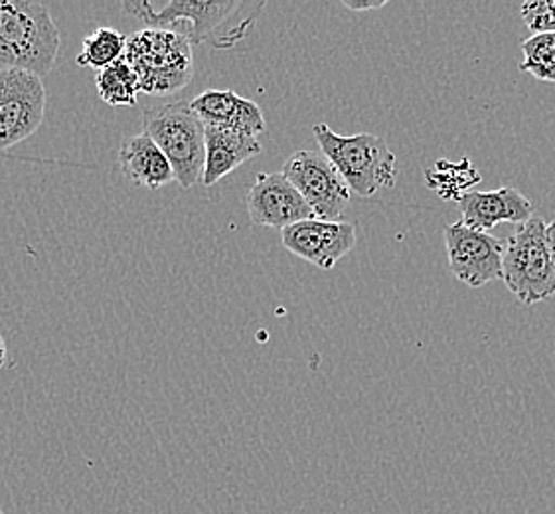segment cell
Here are the masks:
<instances>
[{
  "mask_svg": "<svg viewBox=\"0 0 555 514\" xmlns=\"http://www.w3.org/2000/svg\"><path fill=\"white\" fill-rule=\"evenodd\" d=\"M127 36L109 26H101L95 33L89 34L81 44V52L76 57L79 67H91V69H105L115 62L125 57L127 50Z\"/></svg>",
  "mask_w": 555,
  "mask_h": 514,
  "instance_id": "cell-17",
  "label": "cell"
},
{
  "mask_svg": "<svg viewBox=\"0 0 555 514\" xmlns=\"http://www.w3.org/2000/svg\"><path fill=\"white\" fill-rule=\"evenodd\" d=\"M192 110L208 127H222L259 137L266 131V117L256 101L232 90H206L190 101Z\"/></svg>",
  "mask_w": 555,
  "mask_h": 514,
  "instance_id": "cell-13",
  "label": "cell"
},
{
  "mask_svg": "<svg viewBox=\"0 0 555 514\" xmlns=\"http://www.w3.org/2000/svg\"><path fill=\"white\" fill-rule=\"evenodd\" d=\"M312 133L321 153L328 157L358 196L372 198L382 189H391L396 184V155L382 137L372 133L346 137L334 133L326 124L314 125Z\"/></svg>",
  "mask_w": 555,
  "mask_h": 514,
  "instance_id": "cell-3",
  "label": "cell"
},
{
  "mask_svg": "<svg viewBox=\"0 0 555 514\" xmlns=\"http://www.w3.org/2000/svg\"><path fill=\"white\" fill-rule=\"evenodd\" d=\"M522 54V72L545 83H555V34H533L524 40Z\"/></svg>",
  "mask_w": 555,
  "mask_h": 514,
  "instance_id": "cell-18",
  "label": "cell"
},
{
  "mask_svg": "<svg viewBox=\"0 0 555 514\" xmlns=\"http://www.w3.org/2000/svg\"><path fill=\"white\" fill-rule=\"evenodd\" d=\"M143 127L167 155L177 182L184 191L202 180L206 165V125L192 110L190 101H170L146 107Z\"/></svg>",
  "mask_w": 555,
  "mask_h": 514,
  "instance_id": "cell-5",
  "label": "cell"
},
{
  "mask_svg": "<svg viewBox=\"0 0 555 514\" xmlns=\"http://www.w3.org/2000/svg\"><path fill=\"white\" fill-rule=\"evenodd\" d=\"M125 60L146 95L177 93L194 78L192 42L186 34L170 28H146L129 36Z\"/></svg>",
  "mask_w": 555,
  "mask_h": 514,
  "instance_id": "cell-4",
  "label": "cell"
},
{
  "mask_svg": "<svg viewBox=\"0 0 555 514\" xmlns=\"http://www.w3.org/2000/svg\"><path fill=\"white\" fill-rule=\"evenodd\" d=\"M502 281L524 305H535L555 295V264L542 218L520 226L504 247Z\"/></svg>",
  "mask_w": 555,
  "mask_h": 514,
  "instance_id": "cell-6",
  "label": "cell"
},
{
  "mask_svg": "<svg viewBox=\"0 0 555 514\" xmlns=\"http://www.w3.org/2000/svg\"><path fill=\"white\" fill-rule=\"evenodd\" d=\"M0 514H4V513H2V511H0Z\"/></svg>",
  "mask_w": 555,
  "mask_h": 514,
  "instance_id": "cell-24",
  "label": "cell"
},
{
  "mask_svg": "<svg viewBox=\"0 0 555 514\" xmlns=\"http://www.w3.org/2000/svg\"><path fill=\"white\" fill-rule=\"evenodd\" d=\"M261 151L263 149L257 137L206 125V165L202 184L206 189L214 187L232 175L235 168L261 155Z\"/></svg>",
  "mask_w": 555,
  "mask_h": 514,
  "instance_id": "cell-14",
  "label": "cell"
},
{
  "mask_svg": "<svg viewBox=\"0 0 555 514\" xmlns=\"http://www.w3.org/2000/svg\"><path fill=\"white\" fill-rule=\"evenodd\" d=\"M449 271L470 290L502 280L504 246L489 232H478L461 220L444 228Z\"/></svg>",
  "mask_w": 555,
  "mask_h": 514,
  "instance_id": "cell-9",
  "label": "cell"
},
{
  "mask_svg": "<svg viewBox=\"0 0 555 514\" xmlns=\"http://www.w3.org/2000/svg\"><path fill=\"white\" fill-rule=\"evenodd\" d=\"M547 244H550V252H552V257H554L555 264V220L547 224Z\"/></svg>",
  "mask_w": 555,
  "mask_h": 514,
  "instance_id": "cell-22",
  "label": "cell"
},
{
  "mask_svg": "<svg viewBox=\"0 0 555 514\" xmlns=\"http://www.w3.org/2000/svg\"><path fill=\"white\" fill-rule=\"evenodd\" d=\"M439 165H441V168H444V172L437 170V168H435V172L434 170H427V182H429V187H431L439 196H443L447 201H449V198L461 201V198L465 196L463 192L459 191L455 180H461L465 187L477 184V182H470V180L461 177V175H468L470 170H475L467 158L461 160L459 165H451V163H444V160H441Z\"/></svg>",
  "mask_w": 555,
  "mask_h": 514,
  "instance_id": "cell-19",
  "label": "cell"
},
{
  "mask_svg": "<svg viewBox=\"0 0 555 514\" xmlns=\"http://www.w3.org/2000/svg\"><path fill=\"white\" fill-rule=\"evenodd\" d=\"M95 88L101 100L112 107H133L143 93L133 67L127 64L125 57L98 72Z\"/></svg>",
  "mask_w": 555,
  "mask_h": 514,
  "instance_id": "cell-16",
  "label": "cell"
},
{
  "mask_svg": "<svg viewBox=\"0 0 555 514\" xmlns=\"http://www.w3.org/2000/svg\"><path fill=\"white\" fill-rule=\"evenodd\" d=\"M119 165L127 179L151 191L163 189L177 180L175 168L167 155L146 133L122 139Z\"/></svg>",
  "mask_w": 555,
  "mask_h": 514,
  "instance_id": "cell-15",
  "label": "cell"
},
{
  "mask_svg": "<svg viewBox=\"0 0 555 514\" xmlns=\"http://www.w3.org/2000/svg\"><path fill=\"white\" fill-rule=\"evenodd\" d=\"M522 21L533 34H555V0L524 2Z\"/></svg>",
  "mask_w": 555,
  "mask_h": 514,
  "instance_id": "cell-20",
  "label": "cell"
},
{
  "mask_svg": "<svg viewBox=\"0 0 555 514\" xmlns=\"http://www.w3.org/2000/svg\"><path fill=\"white\" fill-rule=\"evenodd\" d=\"M60 30L48 7L0 0V69H24L44 78L56 64Z\"/></svg>",
  "mask_w": 555,
  "mask_h": 514,
  "instance_id": "cell-2",
  "label": "cell"
},
{
  "mask_svg": "<svg viewBox=\"0 0 555 514\" xmlns=\"http://www.w3.org/2000/svg\"><path fill=\"white\" fill-rule=\"evenodd\" d=\"M343 4H345L346 9L356 12L379 11V9H384L388 4V0H376V2H372V0H366V2H362V0L348 2V0H345Z\"/></svg>",
  "mask_w": 555,
  "mask_h": 514,
  "instance_id": "cell-21",
  "label": "cell"
},
{
  "mask_svg": "<svg viewBox=\"0 0 555 514\" xmlns=\"http://www.w3.org/2000/svg\"><path fill=\"white\" fill-rule=\"evenodd\" d=\"M247 214L251 224L279 230L314 218L311 206L283 172H263L257 177L247 194Z\"/></svg>",
  "mask_w": 555,
  "mask_h": 514,
  "instance_id": "cell-11",
  "label": "cell"
},
{
  "mask_svg": "<svg viewBox=\"0 0 555 514\" xmlns=\"http://www.w3.org/2000/svg\"><path fill=\"white\" fill-rule=\"evenodd\" d=\"M281 242L291 254L331 271L356 246V224L311 218L281 230Z\"/></svg>",
  "mask_w": 555,
  "mask_h": 514,
  "instance_id": "cell-10",
  "label": "cell"
},
{
  "mask_svg": "<svg viewBox=\"0 0 555 514\" xmlns=\"http://www.w3.org/2000/svg\"><path fill=\"white\" fill-rule=\"evenodd\" d=\"M7 360H9V350H7V343H4V338L0 336V370L7 367Z\"/></svg>",
  "mask_w": 555,
  "mask_h": 514,
  "instance_id": "cell-23",
  "label": "cell"
},
{
  "mask_svg": "<svg viewBox=\"0 0 555 514\" xmlns=\"http://www.w3.org/2000/svg\"><path fill=\"white\" fill-rule=\"evenodd\" d=\"M281 172L311 206L314 218L336 222L346 213L352 191L324 153L297 151Z\"/></svg>",
  "mask_w": 555,
  "mask_h": 514,
  "instance_id": "cell-7",
  "label": "cell"
},
{
  "mask_svg": "<svg viewBox=\"0 0 555 514\" xmlns=\"http://www.w3.org/2000/svg\"><path fill=\"white\" fill-rule=\"evenodd\" d=\"M44 79L24 69H0V153L33 137L44 121Z\"/></svg>",
  "mask_w": 555,
  "mask_h": 514,
  "instance_id": "cell-8",
  "label": "cell"
},
{
  "mask_svg": "<svg viewBox=\"0 0 555 514\" xmlns=\"http://www.w3.org/2000/svg\"><path fill=\"white\" fill-rule=\"evenodd\" d=\"M266 2H196V0H168L160 9L153 2H125L122 11L149 24L163 28L178 24V33L186 34L192 46L210 42L228 50L242 42L257 23Z\"/></svg>",
  "mask_w": 555,
  "mask_h": 514,
  "instance_id": "cell-1",
  "label": "cell"
},
{
  "mask_svg": "<svg viewBox=\"0 0 555 514\" xmlns=\"http://www.w3.org/2000/svg\"><path fill=\"white\" fill-rule=\"evenodd\" d=\"M459 202L463 214L461 222L478 232H489L504 222L522 226L533 218L532 201L514 187H502L499 191L490 192H467Z\"/></svg>",
  "mask_w": 555,
  "mask_h": 514,
  "instance_id": "cell-12",
  "label": "cell"
}]
</instances>
